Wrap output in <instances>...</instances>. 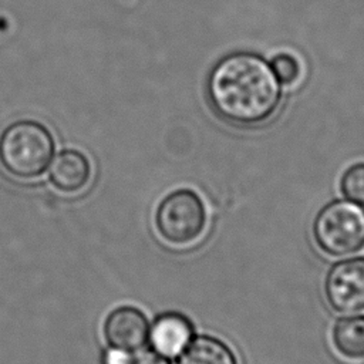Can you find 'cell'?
Masks as SVG:
<instances>
[{"mask_svg": "<svg viewBox=\"0 0 364 364\" xmlns=\"http://www.w3.org/2000/svg\"><path fill=\"white\" fill-rule=\"evenodd\" d=\"M92 176L90 159L77 149H63L50 162V181L64 193H78L87 188Z\"/></svg>", "mask_w": 364, "mask_h": 364, "instance_id": "52a82bcc", "label": "cell"}, {"mask_svg": "<svg viewBox=\"0 0 364 364\" xmlns=\"http://www.w3.org/2000/svg\"><path fill=\"white\" fill-rule=\"evenodd\" d=\"M53 154L54 138L37 121H16L0 134V165L16 179L30 181L43 175Z\"/></svg>", "mask_w": 364, "mask_h": 364, "instance_id": "7a4b0ae2", "label": "cell"}, {"mask_svg": "<svg viewBox=\"0 0 364 364\" xmlns=\"http://www.w3.org/2000/svg\"><path fill=\"white\" fill-rule=\"evenodd\" d=\"M326 297L336 311L353 314L364 310V257H350L330 269Z\"/></svg>", "mask_w": 364, "mask_h": 364, "instance_id": "5b68a950", "label": "cell"}, {"mask_svg": "<svg viewBox=\"0 0 364 364\" xmlns=\"http://www.w3.org/2000/svg\"><path fill=\"white\" fill-rule=\"evenodd\" d=\"M154 223L164 242L178 247L188 246L199 240L206 229V208L192 189H176L159 200Z\"/></svg>", "mask_w": 364, "mask_h": 364, "instance_id": "3957f363", "label": "cell"}, {"mask_svg": "<svg viewBox=\"0 0 364 364\" xmlns=\"http://www.w3.org/2000/svg\"><path fill=\"white\" fill-rule=\"evenodd\" d=\"M320 249L330 256H347L364 247V209L351 200H334L317 215L313 226Z\"/></svg>", "mask_w": 364, "mask_h": 364, "instance_id": "277c9868", "label": "cell"}, {"mask_svg": "<svg viewBox=\"0 0 364 364\" xmlns=\"http://www.w3.org/2000/svg\"><path fill=\"white\" fill-rule=\"evenodd\" d=\"M340 188L348 200L364 206V162L355 164L344 172Z\"/></svg>", "mask_w": 364, "mask_h": 364, "instance_id": "8fae6325", "label": "cell"}, {"mask_svg": "<svg viewBox=\"0 0 364 364\" xmlns=\"http://www.w3.org/2000/svg\"><path fill=\"white\" fill-rule=\"evenodd\" d=\"M272 70L274 73V75L282 80L283 82H290L297 77L299 73V67L294 58H291L290 55H279L273 60L272 63Z\"/></svg>", "mask_w": 364, "mask_h": 364, "instance_id": "7c38bea8", "label": "cell"}, {"mask_svg": "<svg viewBox=\"0 0 364 364\" xmlns=\"http://www.w3.org/2000/svg\"><path fill=\"white\" fill-rule=\"evenodd\" d=\"M132 360L131 353L111 347L102 355V364H129Z\"/></svg>", "mask_w": 364, "mask_h": 364, "instance_id": "4fadbf2b", "label": "cell"}, {"mask_svg": "<svg viewBox=\"0 0 364 364\" xmlns=\"http://www.w3.org/2000/svg\"><path fill=\"white\" fill-rule=\"evenodd\" d=\"M336 350L348 360L364 358V316H348L337 320L333 328Z\"/></svg>", "mask_w": 364, "mask_h": 364, "instance_id": "30bf717a", "label": "cell"}, {"mask_svg": "<svg viewBox=\"0 0 364 364\" xmlns=\"http://www.w3.org/2000/svg\"><path fill=\"white\" fill-rule=\"evenodd\" d=\"M209 97L216 111L237 124L264 121L279 102V82L272 67L250 54L222 60L210 74Z\"/></svg>", "mask_w": 364, "mask_h": 364, "instance_id": "6da1fadb", "label": "cell"}, {"mask_svg": "<svg viewBox=\"0 0 364 364\" xmlns=\"http://www.w3.org/2000/svg\"><path fill=\"white\" fill-rule=\"evenodd\" d=\"M129 364H171V363L158 353H142L135 358H132Z\"/></svg>", "mask_w": 364, "mask_h": 364, "instance_id": "5bb4252c", "label": "cell"}, {"mask_svg": "<svg viewBox=\"0 0 364 364\" xmlns=\"http://www.w3.org/2000/svg\"><path fill=\"white\" fill-rule=\"evenodd\" d=\"M192 336V323L179 313H165L159 316L149 330L152 348L164 357L181 354L191 343Z\"/></svg>", "mask_w": 364, "mask_h": 364, "instance_id": "ba28073f", "label": "cell"}, {"mask_svg": "<svg viewBox=\"0 0 364 364\" xmlns=\"http://www.w3.org/2000/svg\"><path fill=\"white\" fill-rule=\"evenodd\" d=\"M178 364H239L233 350L212 336H198L181 353Z\"/></svg>", "mask_w": 364, "mask_h": 364, "instance_id": "9c48e42d", "label": "cell"}, {"mask_svg": "<svg viewBox=\"0 0 364 364\" xmlns=\"http://www.w3.org/2000/svg\"><path fill=\"white\" fill-rule=\"evenodd\" d=\"M104 337L107 343L128 353L141 350L149 338V326L145 314L134 306L114 309L104 321Z\"/></svg>", "mask_w": 364, "mask_h": 364, "instance_id": "8992f818", "label": "cell"}]
</instances>
